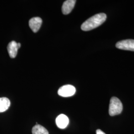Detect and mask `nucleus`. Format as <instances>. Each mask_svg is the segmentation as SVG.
<instances>
[{"label": "nucleus", "instance_id": "f257e3e1", "mask_svg": "<svg viewBox=\"0 0 134 134\" xmlns=\"http://www.w3.org/2000/svg\"><path fill=\"white\" fill-rule=\"evenodd\" d=\"M106 18L104 13L96 14L85 21L81 25V29L83 31H87L96 29L104 23Z\"/></svg>", "mask_w": 134, "mask_h": 134}, {"label": "nucleus", "instance_id": "f03ea898", "mask_svg": "<svg viewBox=\"0 0 134 134\" xmlns=\"http://www.w3.org/2000/svg\"><path fill=\"white\" fill-rule=\"evenodd\" d=\"M123 110V105L119 99L116 97H112L110 101L109 114L113 116L120 114Z\"/></svg>", "mask_w": 134, "mask_h": 134}, {"label": "nucleus", "instance_id": "7ed1b4c3", "mask_svg": "<svg viewBox=\"0 0 134 134\" xmlns=\"http://www.w3.org/2000/svg\"><path fill=\"white\" fill-rule=\"evenodd\" d=\"M76 92V88L72 85H67L61 87L58 91V94L61 96L67 97L74 96Z\"/></svg>", "mask_w": 134, "mask_h": 134}, {"label": "nucleus", "instance_id": "20e7f679", "mask_svg": "<svg viewBox=\"0 0 134 134\" xmlns=\"http://www.w3.org/2000/svg\"><path fill=\"white\" fill-rule=\"evenodd\" d=\"M116 47L121 50L134 51V40L127 39L120 41L116 43Z\"/></svg>", "mask_w": 134, "mask_h": 134}, {"label": "nucleus", "instance_id": "39448f33", "mask_svg": "<svg viewBox=\"0 0 134 134\" xmlns=\"http://www.w3.org/2000/svg\"><path fill=\"white\" fill-rule=\"evenodd\" d=\"M42 23V20L39 17H34L29 20V25L32 31L36 33L37 32L41 27Z\"/></svg>", "mask_w": 134, "mask_h": 134}, {"label": "nucleus", "instance_id": "423d86ee", "mask_svg": "<svg viewBox=\"0 0 134 134\" xmlns=\"http://www.w3.org/2000/svg\"><path fill=\"white\" fill-rule=\"evenodd\" d=\"M69 120L66 115L60 114L58 116L56 119V123L58 127L63 129L66 128L69 124Z\"/></svg>", "mask_w": 134, "mask_h": 134}, {"label": "nucleus", "instance_id": "0eeeda50", "mask_svg": "<svg viewBox=\"0 0 134 134\" xmlns=\"http://www.w3.org/2000/svg\"><path fill=\"white\" fill-rule=\"evenodd\" d=\"M75 0H68L64 2L62 8L63 14H69L74 9L76 4Z\"/></svg>", "mask_w": 134, "mask_h": 134}, {"label": "nucleus", "instance_id": "6e6552de", "mask_svg": "<svg viewBox=\"0 0 134 134\" xmlns=\"http://www.w3.org/2000/svg\"><path fill=\"white\" fill-rule=\"evenodd\" d=\"M7 49L10 57L11 58H14L16 56L18 49H19L18 43L14 41L10 42L8 45Z\"/></svg>", "mask_w": 134, "mask_h": 134}, {"label": "nucleus", "instance_id": "1a4fd4ad", "mask_svg": "<svg viewBox=\"0 0 134 134\" xmlns=\"http://www.w3.org/2000/svg\"><path fill=\"white\" fill-rule=\"evenodd\" d=\"M10 105V100L7 97L0 98V113L8 110Z\"/></svg>", "mask_w": 134, "mask_h": 134}, {"label": "nucleus", "instance_id": "9d476101", "mask_svg": "<svg viewBox=\"0 0 134 134\" xmlns=\"http://www.w3.org/2000/svg\"><path fill=\"white\" fill-rule=\"evenodd\" d=\"M32 134H49L48 131L40 125H36L32 128Z\"/></svg>", "mask_w": 134, "mask_h": 134}, {"label": "nucleus", "instance_id": "9b49d317", "mask_svg": "<svg viewBox=\"0 0 134 134\" xmlns=\"http://www.w3.org/2000/svg\"><path fill=\"white\" fill-rule=\"evenodd\" d=\"M96 133V134H106L104 132H103L102 131H101L100 129L97 130Z\"/></svg>", "mask_w": 134, "mask_h": 134}, {"label": "nucleus", "instance_id": "f8f14e48", "mask_svg": "<svg viewBox=\"0 0 134 134\" xmlns=\"http://www.w3.org/2000/svg\"><path fill=\"white\" fill-rule=\"evenodd\" d=\"M18 47H19V48H20V46H21V44H20V43H18Z\"/></svg>", "mask_w": 134, "mask_h": 134}]
</instances>
